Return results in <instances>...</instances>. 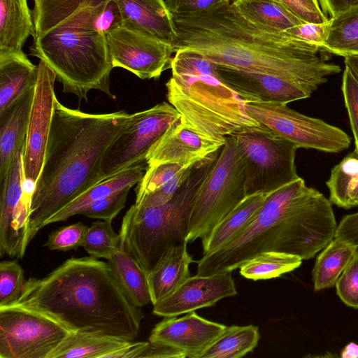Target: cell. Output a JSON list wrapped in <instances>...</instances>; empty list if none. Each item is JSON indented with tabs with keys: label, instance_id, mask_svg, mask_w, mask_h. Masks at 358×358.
<instances>
[{
	"label": "cell",
	"instance_id": "74e56055",
	"mask_svg": "<svg viewBox=\"0 0 358 358\" xmlns=\"http://www.w3.org/2000/svg\"><path fill=\"white\" fill-rule=\"evenodd\" d=\"M88 227L79 222L52 231L44 246L50 250L68 251L81 247Z\"/></svg>",
	"mask_w": 358,
	"mask_h": 358
},
{
	"label": "cell",
	"instance_id": "8d00e7d4",
	"mask_svg": "<svg viewBox=\"0 0 358 358\" xmlns=\"http://www.w3.org/2000/svg\"><path fill=\"white\" fill-rule=\"evenodd\" d=\"M195 164L165 163L148 166L136 189L135 203L140 202L146 195L160 188L183 169Z\"/></svg>",
	"mask_w": 358,
	"mask_h": 358
},
{
	"label": "cell",
	"instance_id": "44dd1931",
	"mask_svg": "<svg viewBox=\"0 0 358 358\" xmlns=\"http://www.w3.org/2000/svg\"><path fill=\"white\" fill-rule=\"evenodd\" d=\"M35 87L0 112V181L16 152L25 145Z\"/></svg>",
	"mask_w": 358,
	"mask_h": 358
},
{
	"label": "cell",
	"instance_id": "7dc6e473",
	"mask_svg": "<svg viewBox=\"0 0 358 358\" xmlns=\"http://www.w3.org/2000/svg\"><path fill=\"white\" fill-rule=\"evenodd\" d=\"M185 358L186 355L180 350L170 345L150 342L139 358Z\"/></svg>",
	"mask_w": 358,
	"mask_h": 358
},
{
	"label": "cell",
	"instance_id": "ac0fdd59",
	"mask_svg": "<svg viewBox=\"0 0 358 358\" xmlns=\"http://www.w3.org/2000/svg\"><path fill=\"white\" fill-rule=\"evenodd\" d=\"M226 327L192 311L178 318L164 317L152 329L148 341L173 347L186 357L201 358Z\"/></svg>",
	"mask_w": 358,
	"mask_h": 358
},
{
	"label": "cell",
	"instance_id": "484cf974",
	"mask_svg": "<svg viewBox=\"0 0 358 358\" xmlns=\"http://www.w3.org/2000/svg\"><path fill=\"white\" fill-rule=\"evenodd\" d=\"M37 78L38 66L24 52L0 56V112L34 87Z\"/></svg>",
	"mask_w": 358,
	"mask_h": 358
},
{
	"label": "cell",
	"instance_id": "f6af8a7d",
	"mask_svg": "<svg viewBox=\"0 0 358 358\" xmlns=\"http://www.w3.org/2000/svg\"><path fill=\"white\" fill-rule=\"evenodd\" d=\"M329 24L330 19L322 23L304 22L288 29L286 32L323 49Z\"/></svg>",
	"mask_w": 358,
	"mask_h": 358
},
{
	"label": "cell",
	"instance_id": "f907efd6",
	"mask_svg": "<svg viewBox=\"0 0 358 358\" xmlns=\"http://www.w3.org/2000/svg\"><path fill=\"white\" fill-rule=\"evenodd\" d=\"M344 63L345 67L351 71L358 80V55L344 57Z\"/></svg>",
	"mask_w": 358,
	"mask_h": 358
},
{
	"label": "cell",
	"instance_id": "836d02e7",
	"mask_svg": "<svg viewBox=\"0 0 358 358\" xmlns=\"http://www.w3.org/2000/svg\"><path fill=\"white\" fill-rule=\"evenodd\" d=\"M302 259L296 255L275 251L260 252L247 260L240 267V274L245 278L268 280L299 268Z\"/></svg>",
	"mask_w": 358,
	"mask_h": 358
},
{
	"label": "cell",
	"instance_id": "f35d334b",
	"mask_svg": "<svg viewBox=\"0 0 358 358\" xmlns=\"http://www.w3.org/2000/svg\"><path fill=\"white\" fill-rule=\"evenodd\" d=\"M131 188L126 187L94 201L84 208L80 215L93 219L113 221L124 207Z\"/></svg>",
	"mask_w": 358,
	"mask_h": 358
},
{
	"label": "cell",
	"instance_id": "8fae6325",
	"mask_svg": "<svg viewBox=\"0 0 358 358\" xmlns=\"http://www.w3.org/2000/svg\"><path fill=\"white\" fill-rule=\"evenodd\" d=\"M243 106L251 118L299 148L337 153L350 145V137L340 128L300 113L285 103L243 101Z\"/></svg>",
	"mask_w": 358,
	"mask_h": 358
},
{
	"label": "cell",
	"instance_id": "bcb514c9",
	"mask_svg": "<svg viewBox=\"0 0 358 358\" xmlns=\"http://www.w3.org/2000/svg\"><path fill=\"white\" fill-rule=\"evenodd\" d=\"M334 237L350 244L358 254V211L342 218L337 225Z\"/></svg>",
	"mask_w": 358,
	"mask_h": 358
},
{
	"label": "cell",
	"instance_id": "816d5d0a",
	"mask_svg": "<svg viewBox=\"0 0 358 358\" xmlns=\"http://www.w3.org/2000/svg\"><path fill=\"white\" fill-rule=\"evenodd\" d=\"M342 358H357L358 345L351 342L348 343L341 352Z\"/></svg>",
	"mask_w": 358,
	"mask_h": 358
},
{
	"label": "cell",
	"instance_id": "5b68a950",
	"mask_svg": "<svg viewBox=\"0 0 358 358\" xmlns=\"http://www.w3.org/2000/svg\"><path fill=\"white\" fill-rule=\"evenodd\" d=\"M94 17L83 14L34 22L35 34L30 55L43 61L62 83L63 92L88 101L96 90L110 98L113 69L106 36L92 31Z\"/></svg>",
	"mask_w": 358,
	"mask_h": 358
},
{
	"label": "cell",
	"instance_id": "30bf717a",
	"mask_svg": "<svg viewBox=\"0 0 358 358\" xmlns=\"http://www.w3.org/2000/svg\"><path fill=\"white\" fill-rule=\"evenodd\" d=\"M72 331L42 312L15 304L0 306V357L48 358Z\"/></svg>",
	"mask_w": 358,
	"mask_h": 358
},
{
	"label": "cell",
	"instance_id": "1f68e13d",
	"mask_svg": "<svg viewBox=\"0 0 358 358\" xmlns=\"http://www.w3.org/2000/svg\"><path fill=\"white\" fill-rule=\"evenodd\" d=\"M260 335L258 327L232 325L226 327L222 334L207 349L201 358H239L252 352Z\"/></svg>",
	"mask_w": 358,
	"mask_h": 358
},
{
	"label": "cell",
	"instance_id": "f1b7e54d",
	"mask_svg": "<svg viewBox=\"0 0 358 358\" xmlns=\"http://www.w3.org/2000/svg\"><path fill=\"white\" fill-rule=\"evenodd\" d=\"M355 253L353 246L334 237L317 257L313 270L314 289L318 291L334 286Z\"/></svg>",
	"mask_w": 358,
	"mask_h": 358
},
{
	"label": "cell",
	"instance_id": "f546056e",
	"mask_svg": "<svg viewBox=\"0 0 358 358\" xmlns=\"http://www.w3.org/2000/svg\"><path fill=\"white\" fill-rule=\"evenodd\" d=\"M326 185L331 203L345 209L358 206V154L355 150L332 168Z\"/></svg>",
	"mask_w": 358,
	"mask_h": 358
},
{
	"label": "cell",
	"instance_id": "4dcf8cb0",
	"mask_svg": "<svg viewBox=\"0 0 358 358\" xmlns=\"http://www.w3.org/2000/svg\"><path fill=\"white\" fill-rule=\"evenodd\" d=\"M232 4L252 22L271 30L286 32L305 22L280 2L243 1Z\"/></svg>",
	"mask_w": 358,
	"mask_h": 358
},
{
	"label": "cell",
	"instance_id": "7bdbcfd3",
	"mask_svg": "<svg viewBox=\"0 0 358 358\" xmlns=\"http://www.w3.org/2000/svg\"><path fill=\"white\" fill-rule=\"evenodd\" d=\"M173 17L200 15L219 9L231 3V0H164Z\"/></svg>",
	"mask_w": 358,
	"mask_h": 358
},
{
	"label": "cell",
	"instance_id": "f5cc1de1",
	"mask_svg": "<svg viewBox=\"0 0 358 358\" xmlns=\"http://www.w3.org/2000/svg\"><path fill=\"white\" fill-rule=\"evenodd\" d=\"M313 1H315L317 3H318V4H319V3H318V0H313Z\"/></svg>",
	"mask_w": 358,
	"mask_h": 358
},
{
	"label": "cell",
	"instance_id": "8992f818",
	"mask_svg": "<svg viewBox=\"0 0 358 358\" xmlns=\"http://www.w3.org/2000/svg\"><path fill=\"white\" fill-rule=\"evenodd\" d=\"M216 64L194 51H174L166 96L181 122L214 139L247 127L260 125L246 113L243 101L218 76Z\"/></svg>",
	"mask_w": 358,
	"mask_h": 358
},
{
	"label": "cell",
	"instance_id": "83f0119b",
	"mask_svg": "<svg viewBox=\"0 0 358 358\" xmlns=\"http://www.w3.org/2000/svg\"><path fill=\"white\" fill-rule=\"evenodd\" d=\"M107 262L133 305L141 308L151 303L147 273L120 244Z\"/></svg>",
	"mask_w": 358,
	"mask_h": 358
},
{
	"label": "cell",
	"instance_id": "ee69618b",
	"mask_svg": "<svg viewBox=\"0 0 358 358\" xmlns=\"http://www.w3.org/2000/svg\"><path fill=\"white\" fill-rule=\"evenodd\" d=\"M243 1L263 0H234L233 3ZM280 2L305 22L322 23L329 18L322 11L320 6L313 0H266Z\"/></svg>",
	"mask_w": 358,
	"mask_h": 358
},
{
	"label": "cell",
	"instance_id": "7a4b0ae2",
	"mask_svg": "<svg viewBox=\"0 0 358 358\" xmlns=\"http://www.w3.org/2000/svg\"><path fill=\"white\" fill-rule=\"evenodd\" d=\"M131 116L124 110L84 113L55 97L43 166L31 192L29 243L52 216L100 182L103 155Z\"/></svg>",
	"mask_w": 358,
	"mask_h": 358
},
{
	"label": "cell",
	"instance_id": "db71d44e",
	"mask_svg": "<svg viewBox=\"0 0 358 358\" xmlns=\"http://www.w3.org/2000/svg\"><path fill=\"white\" fill-rule=\"evenodd\" d=\"M231 3H233V2L234 1V0H231Z\"/></svg>",
	"mask_w": 358,
	"mask_h": 358
},
{
	"label": "cell",
	"instance_id": "d590c367",
	"mask_svg": "<svg viewBox=\"0 0 358 358\" xmlns=\"http://www.w3.org/2000/svg\"><path fill=\"white\" fill-rule=\"evenodd\" d=\"M27 280L24 270L15 260L0 262V306L15 303L23 292Z\"/></svg>",
	"mask_w": 358,
	"mask_h": 358
},
{
	"label": "cell",
	"instance_id": "cb8c5ba5",
	"mask_svg": "<svg viewBox=\"0 0 358 358\" xmlns=\"http://www.w3.org/2000/svg\"><path fill=\"white\" fill-rule=\"evenodd\" d=\"M148 167L147 161L145 159L97 183L52 216L45 222V227L55 222L66 221L73 215H80L84 208L94 201L126 187H132L141 181Z\"/></svg>",
	"mask_w": 358,
	"mask_h": 358
},
{
	"label": "cell",
	"instance_id": "2e32d148",
	"mask_svg": "<svg viewBox=\"0 0 358 358\" xmlns=\"http://www.w3.org/2000/svg\"><path fill=\"white\" fill-rule=\"evenodd\" d=\"M237 294L231 272L189 276L173 292L153 305L154 315H177L210 307L219 300Z\"/></svg>",
	"mask_w": 358,
	"mask_h": 358
},
{
	"label": "cell",
	"instance_id": "9a60e30c",
	"mask_svg": "<svg viewBox=\"0 0 358 358\" xmlns=\"http://www.w3.org/2000/svg\"><path fill=\"white\" fill-rule=\"evenodd\" d=\"M38 66V78L32 102L23 153V172L25 181L36 182L43 166L50 134L56 76L42 60Z\"/></svg>",
	"mask_w": 358,
	"mask_h": 358
},
{
	"label": "cell",
	"instance_id": "4fadbf2b",
	"mask_svg": "<svg viewBox=\"0 0 358 358\" xmlns=\"http://www.w3.org/2000/svg\"><path fill=\"white\" fill-rule=\"evenodd\" d=\"M15 155L8 170L0 181V256L22 258L27 241L30 197L24 189L23 153Z\"/></svg>",
	"mask_w": 358,
	"mask_h": 358
},
{
	"label": "cell",
	"instance_id": "9c48e42d",
	"mask_svg": "<svg viewBox=\"0 0 358 358\" xmlns=\"http://www.w3.org/2000/svg\"><path fill=\"white\" fill-rule=\"evenodd\" d=\"M245 176L233 135L227 137L215 164L198 193L187 236L204 241L245 197Z\"/></svg>",
	"mask_w": 358,
	"mask_h": 358
},
{
	"label": "cell",
	"instance_id": "d6a6232c",
	"mask_svg": "<svg viewBox=\"0 0 358 358\" xmlns=\"http://www.w3.org/2000/svg\"><path fill=\"white\" fill-rule=\"evenodd\" d=\"M329 19L324 51L343 57L358 55V7Z\"/></svg>",
	"mask_w": 358,
	"mask_h": 358
},
{
	"label": "cell",
	"instance_id": "52a82bcc",
	"mask_svg": "<svg viewBox=\"0 0 358 358\" xmlns=\"http://www.w3.org/2000/svg\"><path fill=\"white\" fill-rule=\"evenodd\" d=\"M220 150L196 163L188 178L166 203L150 208L133 204L126 212L119 232L120 244L147 273L171 248L187 242L198 193L215 164Z\"/></svg>",
	"mask_w": 358,
	"mask_h": 358
},
{
	"label": "cell",
	"instance_id": "603a6c76",
	"mask_svg": "<svg viewBox=\"0 0 358 358\" xmlns=\"http://www.w3.org/2000/svg\"><path fill=\"white\" fill-rule=\"evenodd\" d=\"M187 245V242H185L171 248L156 267L147 273L152 305L173 292L190 276L192 259Z\"/></svg>",
	"mask_w": 358,
	"mask_h": 358
},
{
	"label": "cell",
	"instance_id": "b9f144b4",
	"mask_svg": "<svg viewBox=\"0 0 358 358\" xmlns=\"http://www.w3.org/2000/svg\"><path fill=\"white\" fill-rule=\"evenodd\" d=\"M194 166V164L183 169L160 188L148 194L140 202L134 204L138 207L150 208L166 203L188 178Z\"/></svg>",
	"mask_w": 358,
	"mask_h": 358
},
{
	"label": "cell",
	"instance_id": "d6986e66",
	"mask_svg": "<svg viewBox=\"0 0 358 358\" xmlns=\"http://www.w3.org/2000/svg\"><path fill=\"white\" fill-rule=\"evenodd\" d=\"M225 142L210 138L180 120L152 146L145 159L148 166L165 163L195 164L218 151Z\"/></svg>",
	"mask_w": 358,
	"mask_h": 358
},
{
	"label": "cell",
	"instance_id": "6da1fadb",
	"mask_svg": "<svg viewBox=\"0 0 358 358\" xmlns=\"http://www.w3.org/2000/svg\"><path fill=\"white\" fill-rule=\"evenodd\" d=\"M173 20L178 35L174 51L190 50L218 65L274 76L314 92L327 76L341 71L318 55L324 51L322 48L258 25L232 3Z\"/></svg>",
	"mask_w": 358,
	"mask_h": 358
},
{
	"label": "cell",
	"instance_id": "ba28073f",
	"mask_svg": "<svg viewBox=\"0 0 358 358\" xmlns=\"http://www.w3.org/2000/svg\"><path fill=\"white\" fill-rule=\"evenodd\" d=\"M245 176V194L270 193L299 178V147L264 126L247 127L233 134Z\"/></svg>",
	"mask_w": 358,
	"mask_h": 358
},
{
	"label": "cell",
	"instance_id": "5bb4252c",
	"mask_svg": "<svg viewBox=\"0 0 358 358\" xmlns=\"http://www.w3.org/2000/svg\"><path fill=\"white\" fill-rule=\"evenodd\" d=\"M105 36L113 68H123L141 79L157 78L171 68V44L123 26Z\"/></svg>",
	"mask_w": 358,
	"mask_h": 358
},
{
	"label": "cell",
	"instance_id": "c3c4849f",
	"mask_svg": "<svg viewBox=\"0 0 358 358\" xmlns=\"http://www.w3.org/2000/svg\"><path fill=\"white\" fill-rule=\"evenodd\" d=\"M319 6L324 13L330 18L353 8L358 7V0H318Z\"/></svg>",
	"mask_w": 358,
	"mask_h": 358
},
{
	"label": "cell",
	"instance_id": "e0dca14e",
	"mask_svg": "<svg viewBox=\"0 0 358 358\" xmlns=\"http://www.w3.org/2000/svg\"><path fill=\"white\" fill-rule=\"evenodd\" d=\"M219 78L243 101L288 103L309 98L310 88L274 76L216 64Z\"/></svg>",
	"mask_w": 358,
	"mask_h": 358
},
{
	"label": "cell",
	"instance_id": "60d3db41",
	"mask_svg": "<svg viewBox=\"0 0 358 358\" xmlns=\"http://www.w3.org/2000/svg\"><path fill=\"white\" fill-rule=\"evenodd\" d=\"M336 293L347 306L358 308V254L355 253L336 284Z\"/></svg>",
	"mask_w": 358,
	"mask_h": 358
},
{
	"label": "cell",
	"instance_id": "3957f363",
	"mask_svg": "<svg viewBox=\"0 0 358 358\" xmlns=\"http://www.w3.org/2000/svg\"><path fill=\"white\" fill-rule=\"evenodd\" d=\"M331 202L303 178L270 192L246 227L229 244L197 262V274L232 272L256 255L275 251L309 259L335 236Z\"/></svg>",
	"mask_w": 358,
	"mask_h": 358
},
{
	"label": "cell",
	"instance_id": "7402d4cb",
	"mask_svg": "<svg viewBox=\"0 0 358 358\" xmlns=\"http://www.w3.org/2000/svg\"><path fill=\"white\" fill-rule=\"evenodd\" d=\"M34 34L27 0H0V56L24 53V43Z\"/></svg>",
	"mask_w": 358,
	"mask_h": 358
},
{
	"label": "cell",
	"instance_id": "277c9868",
	"mask_svg": "<svg viewBox=\"0 0 358 358\" xmlns=\"http://www.w3.org/2000/svg\"><path fill=\"white\" fill-rule=\"evenodd\" d=\"M13 304L42 312L73 331L102 332L133 341L144 317L108 262L71 257L42 278H30Z\"/></svg>",
	"mask_w": 358,
	"mask_h": 358
},
{
	"label": "cell",
	"instance_id": "681fc988",
	"mask_svg": "<svg viewBox=\"0 0 358 358\" xmlns=\"http://www.w3.org/2000/svg\"><path fill=\"white\" fill-rule=\"evenodd\" d=\"M148 344V341H130L126 345L110 353L106 358H139Z\"/></svg>",
	"mask_w": 358,
	"mask_h": 358
},
{
	"label": "cell",
	"instance_id": "d4e9b609",
	"mask_svg": "<svg viewBox=\"0 0 358 358\" xmlns=\"http://www.w3.org/2000/svg\"><path fill=\"white\" fill-rule=\"evenodd\" d=\"M269 193L247 195L203 241V255L213 253L229 244L250 222Z\"/></svg>",
	"mask_w": 358,
	"mask_h": 358
},
{
	"label": "cell",
	"instance_id": "e575fe53",
	"mask_svg": "<svg viewBox=\"0 0 358 358\" xmlns=\"http://www.w3.org/2000/svg\"><path fill=\"white\" fill-rule=\"evenodd\" d=\"M120 237L113 229L111 220L93 222L87 228L82 247L92 257L106 260L120 245Z\"/></svg>",
	"mask_w": 358,
	"mask_h": 358
},
{
	"label": "cell",
	"instance_id": "ffe728a7",
	"mask_svg": "<svg viewBox=\"0 0 358 358\" xmlns=\"http://www.w3.org/2000/svg\"><path fill=\"white\" fill-rule=\"evenodd\" d=\"M125 28L171 44L178 39L172 13L164 0H114Z\"/></svg>",
	"mask_w": 358,
	"mask_h": 358
},
{
	"label": "cell",
	"instance_id": "ab89813d",
	"mask_svg": "<svg viewBox=\"0 0 358 358\" xmlns=\"http://www.w3.org/2000/svg\"><path fill=\"white\" fill-rule=\"evenodd\" d=\"M341 90L354 136L355 150L358 154V80L345 66L342 76Z\"/></svg>",
	"mask_w": 358,
	"mask_h": 358
},
{
	"label": "cell",
	"instance_id": "4316f807",
	"mask_svg": "<svg viewBox=\"0 0 358 358\" xmlns=\"http://www.w3.org/2000/svg\"><path fill=\"white\" fill-rule=\"evenodd\" d=\"M129 342L99 331H74L50 354L48 358H106L110 353Z\"/></svg>",
	"mask_w": 358,
	"mask_h": 358
},
{
	"label": "cell",
	"instance_id": "7c38bea8",
	"mask_svg": "<svg viewBox=\"0 0 358 358\" xmlns=\"http://www.w3.org/2000/svg\"><path fill=\"white\" fill-rule=\"evenodd\" d=\"M180 119L178 110L166 102L131 114L127 127L103 155L100 182L145 160L152 146Z\"/></svg>",
	"mask_w": 358,
	"mask_h": 358
}]
</instances>
